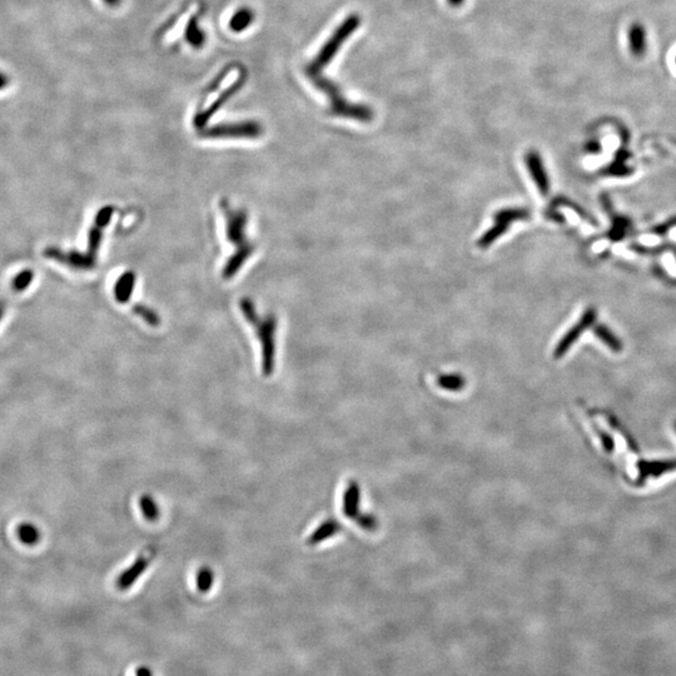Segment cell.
Masks as SVG:
<instances>
[{
  "mask_svg": "<svg viewBox=\"0 0 676 676\" xmlns=\"http://www.w3.org/2000/svg\"><path fill=\"white\" fill-rule=\"evenodd\" d=\"M493 218L504 220V221L510 222L512 224L513 222L524 221V220L530 218V212L524 208L501 209L497 213H495Z\"/></svg>",
  "mask_w": 676,
  "mask_h": 676,
  "instance_id": "19",
  "label": "cell"
},
{
  "mask_svg": "<svg viewBox=\"0 0 676 676\" xmlns=\"http://www.w3.org/2000/svg\"><path fill=\"white\" fill-rule=\"evenodd\" d=\"M213 584V574L209 569L201 570V572L197 576V586L201 593H208L209 588Z\"/></svg>",
  "mask_w": 676,
  "mask_h": 676,
  "instance_id": "21",
  "label": "cell"
},
{
  "mask_svg": "<svg viewBox=\"0 0 676 676\" xmlns=\"http://www.w3.org/2000/svg\"><path fill=\"white\" fill-rule=\"evenodd\" d=\"M588 152L596 153L600 151V146L596 142H591L588 145Z\"/></svg>",
  "mask_w": 676,
  "mask_h": 676,
  "instance_id": "27",
  "label": "cell"
},
{
  "mask_svg": "<svg viewBox=\"0 0 676 676\" xmlns=\"http://www.w3.org/2000/svg\"><path fill=\"white\" fill-rule=\"evenodd\" d=\"M595 335L597 336L600 338L601 341L604 342L607 345V347L610 348L613 352H621L623 349V343L620 341L619 338L616 336L613 335V332L610 329H607V326H602V324H597L594 329Z\"/></svg>",
  "mask_w": 676,
  "mask_h": 676,
  "instance_id": "16",
  "label": "cell"
},
{
  "mask_svg": "<svg viewBox=\"0 0 676 676\" xmlns=\"http://www.w3.org/2000/svg\"><path fill=\"white\" fill-rule=\"evenodd\" d=\"M675 429H676V424H675Z\"/></svg>",
  "mask_w": 676,
  "mask_h": 676,
  "instance_id": "30",
  "label": "cell"
},
{
  "mask_svg": "<svg viewBox=\"0 0 676 676\" xmlns=\"http://www.w3.org/2000/svg\"><path fill=\"white\" fill-rule=\"evenodd\" d=\"M113 207H104L101 208L94 218V224L90 228L88 234V251L85 253L64 252L59 248L51 247L44 249V256L47 258L53 259L58 263L69 267L72 270L76 271H90L97 265V257L98 251L101 247V238H103V229L107 227L113 215Z\"/></svg>",
  "mask_w": 676,
  "mask_h": 676,
  "instance_id": "1",
  "label": "cell"
},
{
  "mask_svg": "<svg viewBox=\"0 0 676 676\" xmlns=\"http://www.w3.org/2000/svg\"><path fill=\"white\" fill-rule=\"evenodd\" d=\"M262 134V126L257 122H240L212 126L201 131L204 138H257Z\"/></svg>",
  "mask_w": 676,
  "mask_h": 676,
  "instance_id": "6",
  "label": "cell"
},
{
  "mask_svg": "<svg viewBox=\"0 0 676 676\" xmlns=\"http://www.w3.org/2000/svg\"><path fill=\"white\" fill-rule=\"evenodd\" d=\"M104 3L108 4V6H110V7H115V6L119 4L120 0H104Z\"/></svg>",
  "mask_w": 676,
  "mask_h": 676,
  "instance_id": "29",
  "label": "cell"
},
{
  "mask_svg": "<svg viewBox=\"0 0 676 676\" xmlns=\"http://www.w3.org/2000/svg\"><path fill=\"white\" fill-rule=\"evenodd\" d=\"M8 84H9V78H8L7 74L0 72V90L7 88Z\"/></svg>",
  "mask_w": 676,
  "mask_h": 676,
  "instance_id": "25",
  "label": "cell"
},
{
  "mask_svg": "<svg viewBox=\"0 0 676 676\" xmlns=\"http://www.w3.org/2000/svg\"><path fill=\"white\" fill-rule=\"evenodd\" d=\"M18 537L23 544L35 545L40 540V532L35 526L31 524L20 525L18 527Z\"/></svg>",
  "mask_w": 676,
  "mask_h": 676,
  "instance_id": "20",
  "label": "cell"
},
{
  "mask_svg": "<svg viewBox=\"0 0 676 676\" xmlns=\"http://www.w3.org/2000/svg\"><path fill=\"white\" fill-rule=\"evenodd\" d=\"M601 443L604 446V449L607 450V452H611L613 450V441L611 437L609 436L607 434H600Z\"/></svg>",
  "mask_w": 676,
  "mask_h": 676,
  "instance_id": "24",
  "label": "cell"
},
{
  "mask_svg": "<svg viewBox=\"0 0 676 676\" xmlns=\"http://www.w3.org/2000/svg\"><path fill=\"white\" fill-rule=\"evenodd\" d=\"M135 277L132 272L124 273L114 286V296L117 301L120 304L128 302L129 297L132 296L133 287H134Z\"/></svg>",
  "mask_w": 676,
  "mask_h": 676,
  "instance_id": "13",
  "label": "cell"
},
{
  "mask_svg": "<svg viewBox=\"0 0 676 676\" xmlns=\"http://www.w3.org/2000/svg\"><path fill=\"white\" fill-rule=\"evenodd\" d=\"M34 277H35V273L31 268L22 270L17 276H14L13 281H12L13 291L18 292V293L26 291L29 288V286L32 285Z\"/></svg>",
  "mask_w": 676,
  "mask_h": 676,
  "instance_id": "18",
  "label": "cell"
},
{
  "mask_svg": "<svg viewBox=\"0 0 676 676\" xmlns=\"http://www.w3.org/2000/svg\"><path fill=\"white\" fill-rule=\"evenodd\" d=\"M676 468L675 460H666V461H643L638 463L640 470V477L638 481H644L648 477H659L665 472H670Z\"/></svg>",
  "mask_w": 676,
  "mask_h": 676,
  "instance_id": "10",
  "label": "cell"
},
{
  "mask_svg": "<svg viewBox=\"0 0 676 676\" xmlns=\"http://www.w3.org/2000/svg\"><path fill=\"white\" fill-rule=\"evenodd\" d=\"M186 38H187V42L190 43V45L196 47V48H199L204 44V40H206V34L203 32L202 29L198 26V22H197V17L195 15L192 19H190V24L187 26L186 29Z\"/></svg>",
  "mask_w": 676,
  "mask_h": 676,
  "instance_id": "17",
  "label": "cell"
},
{
  "mask_svg": "<svg viewBox=\"0 0 676 676\" xmlns=\"http://www.w3.org/2000/svg\"><path fill=\"white\" fill-rule=\"evenodd\" d=\"M134 312H135L138 316L142 317V318H143V320H145L148 324H151V326H158V315H157V313H154L153 311L148 310V308L143 307V306H137V307L134 308Z\"/></svg>",
  "mask_w": 676,
  "mask_h": 676,
  "instance_id": "23",
  "label": "cell"
},
{
  "mask_svg": "<svg viewBox=\"0 0 676 676\" xmlns=\"http://www.w3.org/2000/svg\"><path fill=\"white\" fill-rule=\"evenodd\" d=\"M140 506H142V511L147 518L154 520V518H158V507L151 497H148V496L143 497L140 501Z\"/></svg>",
  "mask_w": 676,
  "mask_h": 676,
  "instance_id": "22",
  "label": "cell"
},
{
  "mask_svg": "<svg viewBox=\"0 0 676 676\" xmlns=\"http://www.w3.org/2000/svg\"><path fill=\"white\" fill-rule=\"evenodd\" d=\"M198 10V7L196 4H193L190 9H187L181 17L176 22L174 26L172 28L171 32L168 33L167 35V40H173V39H177L182 33L186 32L187 26L190 24V19L196 15V12Z\"/></svg>",
  "mask_w": 676,
  "mask_h": 676,
  "instance_id": "15",
  "label": "cell"
},
{
  "mask_svg": "<svg viewBox=\"0 0 676 676\" xmlns=\"http://www.w3.org/2000/svg\"><path fill=\"white\" fill-rule=\"evenodd\" d=\"M595 320H596V311L594 308H588V310L585 311L582 318H580V321L576 323L575 326H572L569 329V332L565 333V336L559 342V345L555 348V352H554L555 358L563 357V354L569 351L570 347L580 338L582 332L585 329H588L595 322Z\"/></svg>",
  "mask_w": 676,
  "mask_h": 676,
  "instance_id": "7",
  "label": "cell"
},
{
  "mask_svg": "<svg viewBox=\"0 0 676 676\" xmlns=\"http://www.w3.org/2000/svg\"><path fill=\"white\" fill-rule=\"evenodd\" d=\"M629 44L632 56L641 57L646 51V34L644 26L640 24H632L629 31Z\"/></svg>",
  "mask_w": 676,
  "mask_h": 676,
  "instance_id": "12",
  "label": "cell"
},
{
  "mask_svg": "<svg viewBox=\"0 0 676 676\" xmlns=\"http://www.w3.org/2000/svg\"><path fill=\"white\" fill-rule=\"evenodd\" d=\"M510 226H511L510 222L493 218V227L490 228L487 232H485V233L481 236L480 240L477 242V246L480 247V248H487V247L491 246L493 243H495L496 240H499L501 236L507 233Z\"/></svg>",
  "mask_w": 676,
  "mask_h": 676,
  "instance_id": "11",
  "label": "cell"
},
{
  "mask_svg": "<svg viewBox=\"0 0 676 676\" xmlns=\"http://www.w3.org/2000/svg\"><path fill=\"white\" fill-rule=\"evenodd\" d=\"M221 208L226 218L228 240L236 248L233 256L223 268V277L228 279L240 272V267L251 257L254 247L249 243L247 237L248 215L246 211L232 208L226 199L222 201Z\"/></svg>",
  "mask_w": 676,
  "mask_h": 676,
  "instance_id": "2",
  "label": "cell"
},
{
  "mask_svg": "<svg viewBox=\"0 0 676 676\" xmlns=\"http://www.w3.org/2000/svg\"><path fill=\"white\" fill-rule=\"evenodd\" d=\"M137 676H152V673L146 666H140L137 669Z\"/></svg>",
  "mask_w": 676,
  "mask_h": 676,
  "instance_id": "26",
  "label": "cell"
},
{
  "mask_svg": "<svg viewBox=\"0 0 676 676\" xmlns=\"http://www.w3.org/2000/svg\"><path fill=\"white\" fill-rule=\"evenodd\" d=\"M240 78H242V72L238 68H234L231 72H228L220 83L218 89L209 95L208 101L203 108V110H201L195 117V126L197 128H202L203 126H206V123L218 110V108L221 107L222 104L227 101L231 95L233 94L234 92L238 88Z\"/></svg>",
  "mask_w": 676,
  "mask_h": 676,
  "instance_id": "5",
  "label": "cell"
},
{
  "mask_svg": "<svg viewBox=\"0 0 676 676\" xmlns=\"http://www.w3.org/2000/svg\"><path fill=\"white\" fill-rule=\"evenodd\" d=\"M240 310L248 322L252 324L253 329H256L262 348V370L265 376H270L272 374L276 365L277 320L272 315L259 317L254 310V304L248 298H243L240 301Z\"/></svg>",
  "mask_w": 676,
  "mask_h": 676,
  "instance_id": "3",
  "label": "cell"
},
{
  "mask_svg": "<svg viewBox=\"0 0 676 676\" xmlns=\"http://www.w3.org/2000/svg\"><path fill=\"white\" fill-rule=\"evenodd\" d=\"M360 26V18L357 15H351L349 18L342 23L340 28L333 33V35L329 39V42L323 45L322 49L318 53L313 62L307 67V74L313 76L320 73L321 70L335 57L336 53L340 49L345 40L354 32V29Z\"/></svg>",
  "mask_w": 676,
  "mask_h": 676,
  "instance_id": "4",
  "label": "cell"
},
{
  "mask_svg": "<svg viewBox=\"0 0 676 676\" xmlns=\"http://www.w3.org/2000/svg\"><path fill=\"white\" fill-rule=\"evenodd\" d=\"M253 13L248 8H242L237 13H234L229 22V28L232 32L240 33L252 24Z\"/></svg>",
  "mask_w": 676,
  "mask_h": 676,
  "instance_id": "14",
  "label": "cell"
},
{
  "mask_svg": "<svg viewBox=\"0 0 676 676\" xmlns=\"http://www.w3.org/2000/svg\"><path fill=\"white\" fill-rule=\"evenodd\" d=\"M151 561V557H140L129 569L124 571L117 580V586L119 590H126L131 588L134 582L140 579V576L145 572Z\"/></svg>",
  "mask_w": 676,
  "mask_h": 676,
  "instance_id": "9",
  "label": "cell"
},
{
  "mask_svg": "<svg viewBox=\"0 0 676 676\" xmlns=\"http://www.w3.org/2000/svg\"><path fill=\"white\" fill-rule=\"evenodd\" d=\"M525 162L530 172L531 178L534 183L536 184L537 190L541 193V196H547L550 190V182L540 154L535 151H530L525 156Z\"/></svg>",
  "mask_w": 676,
  "mask_h": 676,
  "instance_id": "8",
  "label": "cell"
},
{
  "mask_svg": "<svg viewBox=\"0 0 676 676\" xmlns=\"http://www.w3.org/2000/svg\"><path fill=\"white\" fill-rule=\"evenodd\" d=\"M4 315H6V304L3 301H0V321L3 320Z\"/></svg>",
  "mask_w": 676,
  "mask_h": 676,
  "instance_id": "28",
  "label": "cell"
}]
</instances>
